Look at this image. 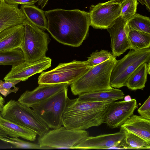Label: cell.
Listing matches in <instances>:
<instances>
[{"label": "cell", "mask_w": 150, "mask_h": 150, "mask_svg": "<svg viewBox=\"0 0 150 150\" xmlns=\"http://www.w3.org/2000/svg\"><path fill=\"white\" fill-rule=\"evenodd\" d=\"M47 30L59 42L79 47L86 39L90 25L88 12L79 9L56 8L45 12Z\"/></svg>", "instance_id": "cell-1"}, {"label": "cell", "mask_w": 150, "mask_h": 150, "mask_svg": "<svg viewBox=\"0 0 150 150\" xmlns=\"http://www.w3.org/2000/svg\"><path fill=\"white\" fill-rule=\"evenodd\" d=\"M112 54L104 62L91 67L74 82L70 84L71 91L75 96L85 93L112 89L110 80L112 70L117 62Z\"/></svg>", "instance_id": "cell-2"}, {"label": "cell", "mask_w": 150, "mask_h": 150, "mask_svg": "<svg viewBox=\"0 0 150 150\" xmlns=\"http://www.w3.org/2000/svg\"><path fill=\"white\" fill-rule=\"evenodd\" d=\"M0 115L7 120L27 127L41 136L49 130L45 122L29 106L11 100L3 106Z\"/></svg>", "instance_id": "cell-3"}, {"label": "cell", "mask_w": 150, "mask_h": 150, "mask_svg": "<svg viewBox=\"0 0 150 150\" xmlns=\"http://www.w3.org/2000/svg\"><path fill=\"white\" fill-rule=\"evenodd\" d=\"M88 136V132L85 130L70 129L61 126L39 136L38 144L42 149H75Z\"/></svg>", "instance_id": "cell-4"}, {"label": "cell", "mask_w": 150, "mask_h": 150, "mask_svg": "<svg viewBox=\"0 0 150 150\" xmlns=\"http://www.w3.org/2000/svg\"><path fill=\"white\" fill-rule=\"evenodd\" d=\"M68 87L30 107L49 128L55 129L62 125V117L68 98Z\"/></svg>", "instance_id": "cell-5"}, {"label": "cell", "mask_w": 150, "mask_h": 150, "mask_svg": "<svg viewBox=\"0 0 150 150\" xmlns=\"http://www.w3.org/2000/svg\"><path fill=\"white\" fill-rule=\"evenodd\" d=\"M23 41L20 47L25 60L28 62L38 61L45 56L50 39L48 34L26 19Z\"/></svg>", "instance_id": "cell-6"}, {"label": "cell", "mask_w": 150, "mask_h": 150, "mask_svg": "<svg viewBox=\"0 0 150 150\" xmlns=\"http://www.w3.org/2000/svg\"><path fill=\"white\" fill-rule=\"evenodd\" d=\"M150 60L149 48L140 50L131 49L122 59L117 60L111 73L110 86L117 88L125 86L127 79L134 71Z\"/></svg>", "instance_id": "cell-7"}, {"label": "cell", "mask_w": 150, "mask_h": 150, "mask_svg": "<svg viewBox=\"0 0 150 150\" xmlns=\"http://www.w3.org/2000/svg\"><path fill=\"white\" fill-rule=\"evenodd\" d=\"M91 67L88 66L84 61L75 60L60 63L54 69L42 72L38 78V83L39 84L66 83L70 85Z\"/></svg>", "instance_id": "cell-8"}, {"label": "cell", "mask_w": 150, "mask_h": 150, "mask_svg": "<svg viewBox=\"0 0 150 150\" xmlns=\"http://www.w3.org/2000/svg\"><path fill=\"white\" fill-rule=\"evenodd\" d=\"M107 107L87 111L66 105L62 117V125L68 129L83 130L98 126L104 122Z\"/></svg>", "instance_id": "cell-9"}, {"label": "cell", "mask_w": 150, "mask_h": 150, "mask_svg": "<svg viewBox=\"0 0 150 150\" xmlns=\"http://www.w3.org/2000/svg\"><path fill=\"white\" fill-rule=\"evenodd\" d=\"M122 0H110L90 7V25L96 29H107L121 15Z\"/></svg>", "instance_id": "cell-10"}, {"label": "cell", "mask_w": 150, "mask_h": 150, "mask_svg": "<svg viewBox=\"0 0 150 150\" xmlns=\"http://www.w3.org/2000/svg\"><path fill=\"white\" fill-rule=\"evenodd\" d=\"M138 106L135 99L129 102H112L107 108L104 122L112 129L120 127L133 115Z\"/></svg>", "instance_id": "cell-11"}, {"label": "cell", "mask_w": 150, "mask_h": 150, "mask_svg": "<svg viewBox=\"0 0 150 150\" xmlns=\"http://www.w3.org/2000/svg\"><path fill=\"white\" fill-rule=\"evenodd\" d=\"M52 60L46 56L33 62H24L12 66L11 70L4 78V81L20 80L25 81L36 74L40 73L50 68Z\"/></svg>", "instance_id": "cell-12"}, {"label": "cell", "mask_w": 150, "mask_h": 150, "mask_svg": "<svg viewBox=\"0 0 150 150\" xmlns=\"http://www.w3.org/2000/svg\"><path fill=\"white\" fill-rule=\"evenodd\" d=\"M127 22L120 16L107 29L110 37L112 53L116 57L130 49L127 38L129 30Z\"/></svg>", "instance_id": "cell-13"}, {"label": "cell", "mask_w": 150, "mask_h": 150, "mask_svg": "<svg viewBox=\"0 0 150 150\" xmlns=\"http://www.w3.org/2000/svg\"><path fill=\"white\" fill-rule=\"evenodd\" d=\"M39 85L32 91H25L18 101L30 107L33 105L47 99L69 86L66 83Z\"/></svg>", "instance_id": "cell-14"}, {"label": "cell", "mask_w": 150, "mask_h": 150, "mask_svg": "<svg viewBox=\"0 0 150 150\" xmlns=\"http://www.w3.org/2000/svg\"><path fill=\"white\" fill-rule=\"evenodd\" d=\"M125 136L120 128L117 132L100 135L95 137L88 136L77 145L75 149H105L119 146Z\"/></svg>", "instance_id": "cell-15"}, {"label": "cell", "mask_w": 150, "mask_h": 150, "mask_svg": "<svg viewBox=\"0 0 150 150\" xmlns=\"http://www.w3.org/2000/svg\"><path fill=\"white\" fill-rule=\"evenodd\" d=\"M18 4L0 2V32L9 28L23 24L27 19Z\"/></svg>", "instance_id": "cell-16"}, {"label": "cell", "mask_w": 150, "mask_h": 150, "mask_svg": "<svg viewBox=\"0 0 150 150\" xmlns=\"http://www.w3.org/2000/svg\"><path fill=\"white\" fill-rule=\"evenodd\" d=\"M25 27L21 24L11 27L0 32V51L20 48L23 43Z\"/></svg>", "instance_id": "cell-17"}, {"label": "cell", "mask_w": 150, "mask_h": 150, "mask_svg": "<svg viewBox=\"0 0 150 150\" xmlns=\"http://www.w3.org/2000/svg\"><path fill=\"white\" fill-rule=\"evenodd\" d=\"M150 143V120L132 115L120 127Z\"/></svg>", "instance_id": "cell-18"}, {"label": "cell", "mask_w": 150, "mask_h": 150, "mask_svg": "<svg viewBox=\"0 0 150 150\" xmlns=\"http://www.w3.org/2000/svg\"><path fill=\"white\" fill-rule=\"evenodd\" d=\"M125 94L121 90L117 88L107 90L84 93L79 95L78 100L82 102H114L122 99Z\"/></svg>", "instance_id": "cell-19"}, {"label": "cell", "mask_w": 150, "mask_h": 150, "mask_svg": "<svg viewBox=\"0 0 150 150\" xmlns=\"http://www.w3.org/2000/svg\"><path fill=\"white\" fill-rule=\"evenodd\" d=\"M0 129L11 137H20L31 141L36 139L37 134L32 130L3 118L0 115Z\"/></svg>", "instance_id": "cell-20"}, {"label": "cell", "mask_w": 150, "mask_h": 150, "mask_svg": "<svg viewBox=\"0 0 150 150\" xmlns=\"http://www.w3.org/2000/svg\"><path fill=\"white\" fill-rule=\"evenodd\" d=\"M20 8L28 20L42 30H47L48 22L45 11L34 4L21 5Z\"/></svg>", "instance_id": "cell-21"}, {"label": "cell", "mask_w": 150, "mask_h": 150, "mask_svg": "<svg viewBox=\"0 0 150 150\" xmlns=\"http://www.w3.org/2000/svg\"><path fill=\"white\" fill-rule=\"evenodd\" d=\"M147 64L146 62L142 64L128 78L125 86L129 89L132 91L143 89L147 81Z\"/></svg>", "instance_id": "cell-22"}, {"label": "cell", "mask_w": 150, "mask_h": 150, "mask_svg": "<svg viewBox=\"0 0 150 150\" xmlns=\"http://www.w3.org/2000/svg\"><path fill=\"white\" fill-rule=\"evenodd\" d=\"M125 134L119 147L124 149H150V143L139 136L121 128Z\"/></svg>", "instance_id": "cell-23"}, {"label": "cell", "mask_w": 150, "mask_h": 150, "mask_svg": "<svg viewBox=\"0 0 150 150\" xmlns=\"http://www.w3.org/2000/svg\"><path fill=\"white\" fill-rule=\"evenodd\" d=\"M128 40L130 49L140 50L149 48L150 46V34L134 30L129 32Z\"/></svg>", "instance_id": "cell-24"}, {"label": "cell", "mask_w": 150, "mask_h": 150, "mask_svg": "<svg viewBox=\"0 0 150 150\" xmlns=\"http://www.w3.org/2000/svg\"><path fill=\"white\" fill-rule=\"evenodd\" d=\"M25 60L20 48L7 51H0V65L15 66Z\"/></svg>", "instance_id": "cell-25"}, {"label": "cell", "mask_w": 150, "mask_h": 150, "mask_svg": "<svg viewBox=\"0 0 150 150\" xmlns=\"http://www.w3.org/2000/svg\"><path fill=\"white\" fill-rule=\"evenodd\" d=\"M129 30H134L150 34V18L136 13L127 22Z\"/></svg>", "instance_id": "cell-26"}, {"label": "cell", "mask_w": 150, "mask_h": 150, "mask_svg": "<svg viewBox=\"0 0 150 150\" xmlns=\"http://www.w3.org/2000/svg\"><path fill=\"white\" fill-rule=\"evenodd\" d=\"M0 140L4 143L11 144L14 148H16L42 149L38 144L24 141L18 137H1Z\"/></svg>", "instance_id": "cell-27"}, {"label": "cell", "mask_w": 150, "mask_h": 150, "mask_svg": "<svg viewBox=\"0 0 150 150\" xmlns=\"http://www.w3.org/2000/svg\"><path fill=\"white\" fill-rule=\"evenodd\" d=\"M112 54L108 50H101L93 52L88 60L84 61L88 66L92 67L101 63L109 59Z\"/></svg>", "instance_id": "cell-28"}, {"label": "cell", "mask_w": 150, "mask_h": 150, "mask_svg": "<svg viewBox=\"0 0 150 150\" xmlns=\"http://www.w3.org/2000/svg\"><path fill=\"white\" fill-rule=\"evenodd\" d=\"M137 0H122L120 16L128 21L136 13L139 3Z\"/></svg>", "instance_id": "cell-29"}, {"label": "cell", "mask_w": 150, "mask_h": 150, "mask_svg": "<svg viewBox=\"0 0 150 150\" xmlns=\"http://www.w3.org/2000/svg\"><path fill=\"white\" fill-rule=\"evenodd\" d=\"M21 81L20 80L4 81L0 80V93L6 97L11 93H16L19 88L15 86Z\"/></svg>", "instance_id": "cell-30"}, {"label": "cell", "mask_w": 150, "mask_h": 150, "mask_svg": "<svg viewBox=\"0 0 150 150\" xmlns=\"http://www.w3.org/2000/svg\"><path fill=\"white\" fill-rule=\"evenodd\" d=\"M137 112L141 117L150 120V96L143 104L137 110Z\"/></svg>", "instance_id": "cell-31"}, {"label": "cell", "mask_w": 150, "mask_h": 150, "mask_svg": "<svg viewBox=\"0 0 150 150\" xmlns=\"http://www.w3.org/2000/svg\"><path fill=\"white\" fill-rule=\"evenodd\" d=\"M38 1V0H4V2L10 5H32L34 4Z\"/></svg>", "instance_id": "cell-32"}, {"label": "cell", "mask_w": 150, "mask_h": 150, "mask_svg": "<svg viewBox=\"0 0 150 150\" xmlns=\"http://www.w3.org/2000/svg\"><path fill=\"white\" fill-rule=\"evenodd\" d=\"M49 0H38V5L40 6L42 9L47 4Z\"/></svg>", "instance_id": "cell-33"}, {"label": "cell", "mask_w": 150, "mask_h": 150, "mask_svg": "<svg viewBox=\"0 0 150 150\" xmlns=\"http://www.w3.org/2000/svg\"><path fill=\"white\" fill-rule=\"evenodd\" d=\"M5 100L2 96L0 95V112L4 105Z\"/></svg>", "instance_id": "cell-34"}, {"label": "cell", "mask_w": 150, "mask_h": 150, "mask_svg": "<svg viewBox=\"0 0 150 150\" xmlns=\"http://www.w3.org/2000/svg\"><path fill=\"white\" fill-rule=\"evenodd\" d=\"M145 2V5L147 9L150 11V0H143Z\"/></svg>", "instance_id": "cell-35"}, {"label": "cell", "mask_w": 150, "mask_h": 150, "mask_svg": "<svg viewBox=\"0 0 150 150\" xmlns=\"http://www.w3.org/2000/svg\"><path fill=\"white\" fill-rule=\"evenodd\" d=\"M124 99V100L126 102H129L132 99L131 96L129 95L125 96Z\"/></svg>", "instance_id": "cell-36"}, {"label": "cell", "mask_w": 150, "mask_h": 150, "mask_svg": "<svg viewBox=\"0 0 150 150\" xmlns=\"http://www.w3.org/2000/svg\"><path fill=\"white\" fill-rule=\"evenodd\" d=\"M150 61H149L147 64V74H150Z\"/></svg>", "instance_id": "cell-37"}, {"label": "cell", "mask_w": 150, "mask_h": 150, "mask_svg": "<svg viewBox=\"0 0 150 150\" xmlns=\"http://www.w3.org/2000/svg\"><path fill=\"white\" fill-rule=\"evenodd\" d=\"M140 2L142 5H144L145 4V2L143 0H137Z\"/></svg>", "instance_id": "cell-38"}, {"label": "cell", "mask_w": 150, "mask_h": 150, "mask_svg": "<svg viewBox=\"0 0 150 150\" xmlns=\"http://www.w3.org/2000/svg\"><path fill=\"white\" fill-rule=\"evenodd\" d=\"M4 1V0H0V2H2Z\"/></svg>", "instance_id": "cell-39"}, {"label": "cell", "mask_w": 150, "mask_h": 150, "mask_svg": "<svg viewBox=\"0 0 150 150\" xmlns=\"http://www.w3.org/2000/svg\"></svg>", "instance_id": "cell-40"}]
</instances>
